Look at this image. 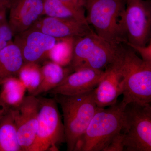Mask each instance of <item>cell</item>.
Returning <instances> with one entry per match:
<instances>
[{"mask_svg": "<svg viewBox=\"0 0 151 151\" xmlns=\"http://www.w3.org/2000/svg\"><path fill=\"white\" fill-rule=\"evenodd\" d=\"M135 51L139 53L142 59L144 61L151 62V42H149L148 44L144 46H137L132 45H127Z\"/></svg>", "mask_w": 151, "mask_h": 151, "instance_id": "24", "label": "cell"}, {"mask_svg": "<svg viewBox=\"0 0 151 151\" xmlns=\"http://www.w3.org/2000/svg\"><path fill=\"white\" fill-rule=\"evenodd\" d=\"M94 89L71 96L53 95L62 109L67 151H74L99 108L94 99Z\"/></svg>", "mask_w": 151, "mask_h": 151, "instance_id": "1", "label": "cell"}, {"mask_svg": "<svg viewBox=\"0 0 151 151\" xmlns=\"http://www.w3.org/2000/svg\"><path fill=\"white\" fill-rule=\"evenodd\" d=\"M13 1V0H0V8H6L9 9Z\"/></svg>", "mask_w": 151, "mask_h": 151, "instance_id": "27", "label": "cell"}, {"mask_svg": "<svg viewBox=\"0 0 151 151\" xmlns=\"http://www.w3.org/2000/svg\"><path fill=\"white\" fill-rule=\"evenodd\" d=\"M0 151H22L11 109L0 120Z\"/></svg>", "mask_w": 151, "mask_h": 151, "instance_id": "19", "label": "cell"}, {"mask_svg": "<svg viewBox=\"0 0 151 151\" xmlns=\"http://www.w3.org/2000/svg\"><path fill=\"white\" fill-rule=\"evenodd\" d=\"M73 71L70 66L63 67L50 60H45L41 65L40 85L32 95L37 97L41 94L48 93L59 85Z\"/></svg>", "mask_w": 151, "mask_h": 151, "instance_id": "15", "label": "cell"}, {"mask_svg": "<svg viewBox=\"0 0 151 151\" xmlns=\"http://www.w3.org/2000/svg\"><path fill=\"white\" fill-rule=\"evenodd\" d=\"M122 44L105 40L93 31L77 37L70 66L73 71L84 68L105 70L118 58Z\"/></svg>", "mask_w": 151, "mask_h": 151, "instance_id": "5", "label": "cell"}, {"mask_svg": "<svg viewBox=\"0 0 151 151\" xmlns=\"http://www.w3.org/2000/svg\"><path fill=\"white\" fill-rule=\"evenodd\" d=\"M76 38L58 39L54 46L49 51L47 59L63 67L70 66L73 58Z\"/></svg>", "mask_w": 151, "mask_h": 151, "instance_id": "20", "label": "cell"}, {"mask_svg": "<svg viewBox=\"0 0 151 151\" xmlns=\"http://www.w3.org/2000/svg\"><path fill=\"white\" fill-rule=\"evenodd\" d=\"M27 90L17 76H12L3 80L0 84V98L10 108L20 105L25 97Z\"/></svg>", "mask_w": 151, "mask_h": 151, "instance_id": "18", "label": "cell"}, {"mask_svg": "<svg viewBox=\"0 0 151 151\" xmlns=\"http://www.w3.org/2000/svg\"><path fill=\"white\" fill-rule=\"evenodd\" d=\"M10 109L0 98V120L9 112Z\"/></svg>", "mask_w": 151, "mask_h": 151, "instance_id": "25", "label": "cell"}, {"mask_svg": "<svg viewBox=\"0 0 151 151\" xmlns=\"http://www.w3.org/2000/svg\"><path fill=\"white\" fill-rule=\"evenodd\" d=\"M124 24L126 45L144 46L150 41V2L145 0H126Z\"/></svg>", "mask_w": 151, "mask_h": 151, "instance_id": "8", "label": "cell"}, {"mask_svg": "<svg viewBox=\"0 0 151 151\" xmlns=\"http://www.w3.org/2000/svg\"><path fill=\"white\" fill-rule=\"evenodd\" d=\"M16 126L19 144L22 151H29L34 142L38 127L39 100L26 96L20 105L11 108Z\"/></svg>", "mask_w": 151, "mask_h": 151, "instance_id": "9", "label": "cell"}, {"mask_svg": "<svg viewBox=\"0 0 151 151\" xmlns=\"http://www.w3.org/2000/svg\"><path fill=\"white\" fill-rule=\"evenodd\" d=\"M124 150V136L122 132L112 139L104 151H123Z\"/></svg>", "mask_w": 151, "mask_h": 151, "instance_id": "23", "label": "cell"}, {"mask_svg": "<svg viewBox=\"0 0 151 151\" xmlns=\"http://www.w3.org/2000/svg\"><path fill=\"white\" fill-rule=\"evenodd\" d=\"M31 28L56 39L81 37L93 32L86 23L46 16Z\"/></svg>", "mask_w": 151, "mask_h": 151, "instance_id": "14", "label": "cell"}, {"mask_svg": "<svg viewBox=\"0 0 151 151\" xmlns=\"http://www.w3.org/2000/svg\"><path fill=\"white\" fill-rule=\"evenodd\" d=\"M14 36L6 16L0 22V51L13 42Z\"/></svg>", "mask_w": 151, "mask_h": 151, "instance_id": "22", "label": "cell"}, {"mask_svg": "<svg viewBox=\"0 0 151 151\" xmlns=\"http://www.w3.org/2000/svg\"><path fill=\"white\" fill-rule=\"evenodd\" d=\"M37 97L39 109L37 132L29 151H58V146L65 141L64 125L57 103L54 98Z\"/></svg>", "mask_w": 151, "mask_h": 151, "instance_id": "7", "label": "cell"}, {"mask_svg": "<svg viewBox=\"0 0 151 151\" xmlns=\"http://www.w3.org/2000/svg\"><path fill=\"white\" fill-rule=\"evenodd\" d=\"M105 70L89 68H80L69 74L57 87L48 93L63 95H77L93 90L104 75Z\"/></svg>", "mask_w": 151, "mask_h": 151, "instance_id": "13", "label": "cell"}, {"mask_svg": "<svg viewBox=\"0 0 151 151\" xmlns=\"http://www.w3.org/2000/svg\"><path fill=\"white\" fill-rule=\"evenodd\" d=\"M44 16L87 23L85 8L60 0H43Z\"/></svg>", "mask_w": 151, "mask_h": 151, "instance_id": "16", "label": "cell"}, {"mask_svg": "<svg viewBox=\"0 0 151 151\" xmlns=\"http://www.w3.org/2000/svg\"><path fill=\"white\" fill-rule=\"evenodd\" d=\"M9 9V23L14 35L31 28L44 16L43 0H13Z\"/></svg>", "mask_w": 151, "mask_h": 151, "instance_id": "12", "label": "cell"}, {"mask_svg": "<svg viewBox=\"0 0 151 151\" xmlns=\"http://www.w3.org/2000/svg\"><path fill=\"white\" fill-rule=\"evenodd\" d=\"M60 1L70 3V4L75 5L79 6L84 7L86 0H60Z\"/></svg>", "mask_w": 151, "mask_h": 151, "instance_id": "26", "label": "cell"}, {"mask_svg": "<svg viewBox=\"0 0 151 151\" xmlns=\"http://www.w3.org/2000/svg\"><path fill=\"white\" fill-rule=\"evenodd\" d=\"M120 1H126V0H120Z\"/></svg>", "mask_w": 151, "mask_h": 151, "instance_id": "29", "label": "cell"}, {"mask_svg": "<svg viewBox=\"0 0 151 151\" xmlns=\"http://www.w3.org/2000/svg\"><path fill=\"white\" fill-rule=\"evenodd\" d=\"M84 8L87 23L93 26L96 34L113 43H127L126 1L86 0Z\"/></svg>", "mask_w": 151, "mask_h": 151, "instance_id": "2", "label": "cell"}, {"mask_svg": "<svg viewBox=\"0 0 151 151\" xmlns=\"http://www.w3.org/2000/svg\"><path fill=\"white\" fill-rule=\"evenodd\" d=\"M58 39L31 28L15 35L13 42L19 49L24 62L40 64L47 59L49 51Z\"/></svg>", "mask_w": 151, "mask_h": 151, "instance_id": "10", "label": "cell"}, {"mask_svg": "<svg viewBox=\"0 0 151 151\" xmlns=\"http://www.w3.org/2000/svg\"><path fill=\"white\" fill-rule=\"evenodd\" d=\"M7 9L6 8H0V22L4 17L6 16Z\"/></svg>", "mask_w": 151, "mask_h": 151, "instance_id": "28", "label": "cell"}, {"mask_svg": "<svg viewBox=\"0 0 151 151\" xmlns=\"http://www.w3.org/2000/svg\"><path fill=\"white\" fill-rule=\"evenodd\" d=\"M123 48L124 47L118 58L105 69L104 75L94 89V99L98 108H105L114 105L122 94L121 63Z\"/></svg>", "mask_w": 151, "mask_h": 151, "instance_id": "11", "label": "cell"}, {"mask_svg": "<svg viewBox=\"0 0 151 151\" xmlns=\"http://www.w3.org/2000/svg\"><path fill=\"white\" fill-rule=\"evenodd\" d=\"M121 132L124 150L151 151V106L150 103L132 102L123 111Z\"/></svg>", "mask_w": 151, "mask_h": 151, "instance_id": "6", "label": "cell"}, {"mask_svg": "<svg viewBox=\"0 0 151 151\" xmlns=\"http://www.w3.org/2000/svg\"><path fill=\"white\" fill-rule=\"evenodd\" d=\"M124 107L117 101L108 108H98L74 151H104L121 132Z\"/></svg>", "mask_w": 151, "mask_h": 151, "instance_id": "4", "label": "cell"}, {"mask_svg": "<svg viewBox=\"0 0 151 151\" xmlns=\"http://www.w3.org/2000/svg\"><path fill=\"white\" fill-rule=\"evenodd\" d=\"M29 95H32L40 85L41 65L35 63H24L17 76Z\"/></svg>", "mask_w": 151, "mask_h": 151, "instance_id": "21", "label": "cell"}, {"mask_svg": "<svg viewBox=\"0 0 151 151\" xmlns=\"http://www.w3.org/2000/svg\"><path fill=\"white\" fill-rule=\"evenodd\" d=\"M124 47L121 56L123 99L125 107L132 103L151 102V62L144 61L129 46Z\"/></svg>", "mask_w": 151, "mask_h": 151, "instance_id": "3", "label": "cell"}, {"mask_svg": "<svg viewBox=\"0 0 151 151\" xmlns=\"http://www.w3.org/2000/svg\"><path fill=\"white\" fill-rule=\"evenodd\" d=\"M21 52L14 43L0 51V84L6 78L17 76L24 63Z\"/></svg>", "mask_w": 151, "mask_h": 151, "instance_id": "17", "label": "cell"}]
</instances>
